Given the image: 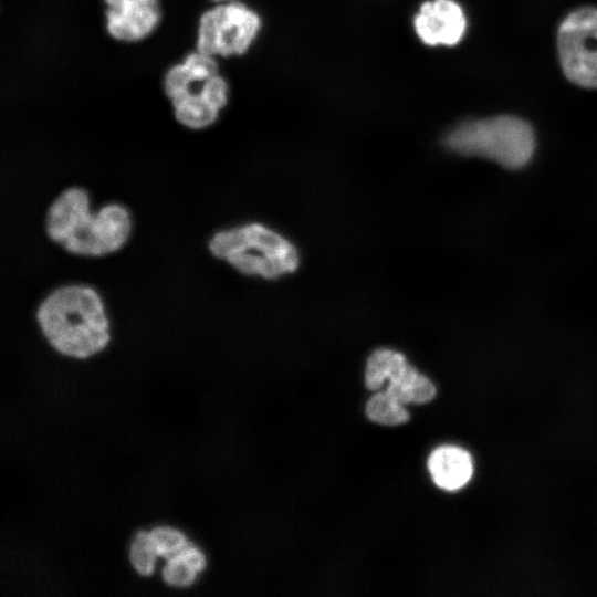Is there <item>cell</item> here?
I'll use <instances>...</instances> for the list:
<instances>
[{
	"mask_svg": "<svg viewBox=\"0 0 597 597\" xmlns=\"http://www.w3.org/2000/svg\"><path fill=\"white\" fill-rule=\"evenodd\" d=\"M132 219L119 203L90 211L88 195L81 187L62 191L45 216L48 237L64 250L77 255L103 256L119 250L129 238Z\"/></svg>",
	"mask_w": 597,
	"mask_h": 597,
	"instance_id": "cell-1",
	"label": "cell"
},
{
	"mask_svg": "<svg viewBox=\"0 0 597 597\" xmlns=\"http://www.w3.org/2000/svg\"><path fill=\"white\" fill-rule=\"evenodd\" d=\"M38 325L60 354L86 358L109 342L108 320L98 293L81 284L51 291L39 304Z\"/></svg>",
	"mask_w": 597,
	"mask_h": 597,
	"instance_id": "cell-2",
	"label": "cell"
},
{
	"mask_svg": "<svg viewBox=\"0 0 597 597\" xmlns=\"http://www.w3.org/2000/svg\"><path fill=\"white\" fill-rule=\"evenodd\" d=\"M163 87L177 122L191 129L212 125L228 102V83L214 56L197 50L167 71Z\"/></svg>",
	"mask_w": 597,
	"mask_h": 597,
	"instance_id": "cell-3",
	"label": "cell"
},
{
	"mask_svg": "<svg viewBox=\"0 0 597 597\" xmlns=\"http://www.w3.org/2000/svg\"><path fill=\"white\" fill-rule=\"evenodd\" d=\"M443 144L453 153L483 157L504 168L520 169L533 156L535 136L524 119L501 115L464 122L446 135Z\"/></svg>",
	"mask_w": 597,
	"mask_h": 597,
	"instance_id": "cell-4",
	"label": "cell"
},
{
	"mask_svg": "<svg viewBox=\"0 0 597 597\" xmlns=\"http://www.w3.org/2000/svg\"><path fill=\"white\" fill-rule=\"evenodd\" d=\"M208 248L216 258L226 260L247 275L274 279L298 266L294 245L259 223L218 231L209 240Z\"/></svg>",
	"mask_w": 597,
	"mask_h": 597,
	"instance_id": "cell-5",
	"label": "cell"
},
{
	"mask_svg": "<svg viewBox=\"0 0 597 597\" xmlns=\"http://www.w3.org/2000/svg\"><path fill=\"white\" fill-rule=\"evenodd\" d=\"M259 28L258 14L245 4L219 2L199 19L196 50L211 56L243 54L255 39Z\"/></svg>",
	"mask_w": 597,
	"mask_h": 597,
	"instance_id": "cell-6",
	"label": "cell"
},
{
	"mask_svg": "<svg viewBox=\"0 0 597 597\" xmlns=\"http://www.w3.org/2000/svg\"><path fill=\"white\" fill-rule=\"evenodd\" d=\"M557 49L566 77L583 87L597 88V9L585 7L561 23Z\"/></svg>",
	"mask_w": 597,
	"mask_h": 597,
	"instance_id": "cell-7",
	"label": "cell"
},
{
	"mask_svg": "<svg viewBox=\"0 0 597 597\" xmlns=\"http://www.w3.org/2000/svg\"><path fill=\"white\" fill-rule=\"evenodd\" d=\"M388 380L385 391L402 405L426 404L436 396V387L425 375L418 373L406 357L392 349H377L368 358L365 384L378 390Z\"/></svg>",
	"mask_w": 597,
	"mask_h": 597,
	"instance_id": "cell-8",
	"label": "cell"
},
{
	"mask_svg": "<svg viewBox=\"0 0 597 597\" xmlns=\"http://www.w3.org/2000/svg\"><path fill=\"white\" fill-rule=\"evenodd\" d=\"M108 34L122 42L147 38L161 18L159 0H104Z\"/></svg>",
	"mask_w": 597,
	"mask_h": 597,
	"instance_id": "cell-9",
	"label": "cell"
},
{
	"mask_svg": "<svg viewBox=\"0 0 597 597\" xmlns=\"http://www.w3.org/2000/svg\"><path fill=\"white\" fill-rule=\"evenodd\" d=\"M415 28L428 45H454L464 33L465 18L452 0L427 1L415 18Z\"/></svg>",
	"mask_w": 597,
	"mask_h": 597,
	"instance_id": "cell-10",
	"label": "cell"
},
{
	"mask_svg": "<svg viewBox=\"0 0 597 597\" xmlns=\"http://www.w3.org/2000/svg\"><path fill=\"white\" fill-rule=\"evenodd\" d=\"M428 469L433 482L447 491L463 488L473 474L470 453L455 446H442L432 451Z\"/></svg>",
	"mask_w": 597,
	"mask_h": 597,
	"instance_id": "cell-11",
	"label": "cell"
},
{
	"mask_svg": "<svg viewBox=\"0 0 597 597\" xmlns=\"http://www.w3.org/2000/svg\"><path fill=\"white\" fill-rule=\"evenodd\" d=\"M206 566L202 552L189 543L184 549L167 559L163 569L164 580L177 587H186L193 583L197 573Z\"/></svg>",
	"mask_w": 597,
	"mask_h": 597,
	"instance_id": "cell-12",
	"label": "cell"
},
{
	"mask_svg": "<svg viewBox=\"0 0 597 597\" xmlns=\"http://www.w3.org/2000/svg\"><path fill=\"white\" fill-rule=\"evenodd\" d=\"M366 413L371 421L385 426L402 425L409 419L405 405L385 390L371 396L366 405Z\"/></svg>",
	"mask_w": 597,
	"mask_h": 597,
	"instance_id": "cell-13",
	"label": "cell"
},
{
	"mask_svg": "<svg viewBox=\"0 0 597 597\" xmlns=\"http://www.w3.org/2000/svg\"><path fill=\"white\" fill-rule=\"evenodd\" d=\"M129 558L134 568L140 574L148 576L154 570L156 554L153 548V543L149 532L139 531L129 549Z\"/></svg>",
	"mask_w": 597,
	"mask_h": 597,
	"instance_id": "cell-14",
	"label": "cell"
},
{
	"mask_svg": "<svg viewBox=\"0 0 597 597\" xmlns=\"http://www.w3.org/2000/svg\"><path fill=\"white\" fill-rule=\"evenodd\" d=\"M214 2H226V1H231V0H212Z\"/></svg>",
	"mask_w": 597,
	"mask_h": 597,
	"instance_id": "cell-15",
	"label": "cell"
}]
</instances>
